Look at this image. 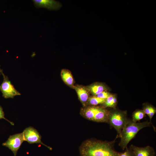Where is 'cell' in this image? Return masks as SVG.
<instances>
[{
  "instance_id": "obj_14",
  "label": "cell",
  "mask_w": 156,
  "mask_h": 156,
  "mask_svg": "<svg viewBox=\"0 0 156 156\" xmlns=\"http://www.w3.org/2000/svg\"><path fill=\"white\" fill-rule=\"evenodd\" d=\"M105 100V99H101L96 96H94L89 98L87 103L91 105H95L103 103Z\"/></svg>"
},
{
  "instance_id": "obj_2",
  "label": "cell",
  "mask_w": 156,
  "mask_h": 156,
  "mask_svg": "<svg viewBox=\"0 0 156 156\" xmlns=\"http://www.w3.org/2000/svg\"><path fill=\"white\" fill-rule=\"evenodd\" d=\"M151 125L150 122L147 120L142 122H135L128 119L120 134L117 136L120 139L119 146L123 150H125L127 147L129 142L140 130L144 127H151Z\"/></svg>"
},
{
  "instance_id": "obj_17",
  "label": "cell",
  "mask_w": 156,
  "mask_h": 156,
  "mask_svg": "<svg viewBox=\"0 0 156 156\" xmlns=\"http://www.w3.org/2000/svg\"><path fill=\"white\" fill-rule=\"evenodd\" d=\"M114 97L113 95L110 94L105 99L104 102L103 103L105 107H111Z\"/></svg>"
},
{
  "instance_id": "obj_9",
  "label": "cell",
  "mask_w": 156,
  "mask_h": 156,
  "mask_svg": "<svg viewBox=\"0 0 156 156\" xmlns=\"http://www.w3.org/2000/svg\"><path fill=\"white\" fill-rule=\"evenodd\" d=\"M109 111L103 107L97 106L93 121L107 123Z\"/></svg>"
},
{
  "instance_id": "obj_20",
  "label": "cell",
  "mask_w": 156,
  "mask_h": 156,
  "mask_svg": "<svg viewBox=\"0 0 156 156\" xmlns=\"http://www.w3.org/2000/svg\"><path fill=\"white\" fill-rule=\"evenodd\" d=\"M4 119L8 121L12 125H14V123L12 122H10L5 118L4 117V114L3 110V109L0 106V119Z\"/></svg>"
},
{
  "instance_id": "obj_18",
  "label": "cell",
  "mask_w": 156,
  "mask_h": 156,
  "mask_svg": "<svg viewBox=\"0 0 156 156\" xmlns=\"http://www.w3.org/2000/svg\"><path fill=\"white\" fill-rule=\"evenodd\" d=\"M154 108L152 106L147 105L144 106L143 111L145 114L148 115Z\"/></svg>"
},
{
  "instance_id": "obj_19",
  "label": "cell",
  "mask_w": 156,
  "mask_h": 156,
  "mask_svg": "<svg viewBox=\"0 0 156 156\" xmlns=\"http://www.w3.org/2000/svg\"><path fill=\"white\" fill-rule=\"evenodd\" d=\"M110 94L108 92L103 91L99 94L97 95L96 96L99 98L105 99Z\"/></svg>"
},
{
  "instance_id": "obj_16",
  "label": "cell",
  "mask_w": 156,
  "mask_h": 156,
  "mask_svg": "<svg viewBox=\"0 0 156 156\" xmlns=\"http://www.w3.org/2000/svg\"><path fill=\"white\" fill-rule=\"evenodd\" d=\"M117 156H135V155L132 149L129 147L127 148L123 152H118Z\"/></svg>"
},
{
  "instance_id": "obj_8",
  "label": "cell",
  "mask_w": 156,
  "mask_h": 156,
  "mask_svg": "<svg viewBox=\"0 0 156 156\" xmlns=\"http://www.w3.org/2000/svg\"><path fill=\"white\" fill-rule=\"evenodd\" d=\"M131 148L135 156H155L156 153L153 147L150 146L139 147L131 144Z\"/></svg>"
},
{
  "instance_id": "obj_13",
  "label": "cell",
  "mask_w": 156,
  "mask_h": 156,
  "mask_svg": "<svg viewBox=\"0 0 156 156\" xmlns=\"http://www.w3.org/2000/svg\"><path fill=\"white\" fill-rule=\"evenodd\" d=\"M88 90L92 94L96 96L104 91L105 88L104 86L102 84H95L88 87Z\"/></svg>"
},
{
  "instance_id": "obj_15",
  "label": "cell",
  "mask_w": 156,
  "mask_h": 156,
  "mask_svg": "<svg viewBox=\"0 0 156 156\" xmlns=\"http://www.w3.org/2000/svg\"><path fill=\"white\" fill-rule=\"evenodd\" d=\"M145 116V114L143 110H139L134 112L132 116V120L136 122L142 119Z\"/></svg>"
},
{
  "instance_id": "obj_1",
  "label": "cell",
  "mask_w": 156,
  "mask_h": 156,
  "mask_svg": "<svg viewBox=\"0 0 156 156\" xmlns=\"http://www.w3.org/2000/svg\"><path fill=\"white\" fill-rule=\"evenodd\" d=\"M110 141L96 140L86 141L80 148L81 156H117L118 152L115 149L117 138Z\"/></svg>"
},
{
  "instance_id": "obj_21",
  "label": "cell",
  "mask_w": 156,
  "mask_h": 156,
  "mask_svg": "<svg viewBox=\"0 0 156 156\" xmlns=\"http://www.w3.org/2000/svg\"><path fill=\"white\" fill-rule=\"evenodd\" d=\"M1 70H0V73H1Z\"/></svg>"
},
{
  "instance_id": "obj_22",
  "label": "cell",
  "mask_w": 156,
  "mask_h": 156,
  "mask_svg": "<svg viewBox=\"0 0 156 156\" xmlns=\"http://www.w3.org/2000/svg\"><path fill=\"white\" fill-rule=\"evenodd\" d=\"M0 70H1L0 69Z\"/></svg>"
},
{
  "instance_id": "obj_10",
  "label": "cell",
  "mask_w": 156,
  "mask_h": 156,
  "mask_svg": "<svg viewBox=\"0 0 156 156\" xmlns=\"http://www.w3.org/2000/svg\"><path fill=\"white\" fill-rule=\"evenodd\" d=\"M74 88L81 102L83 104H86L89 98L87 89L80 86L74 87Z\"/></svg>"
},
{
  "instance_id": "obj_11",
  "label": "cell",
  "mask_w": 156,
  "mask_h": 156,
  "mask_svg": "<svg viewBox=\"0 0 156 156\" xmlns=\"http://www.w3.org/2000/svg\"><path fill=\"white\" fill-rule=\"evenodd\" d=\"M97 106H89L84 108L82 111L83 115L88 120L93 121Z\"/></svg>"
},
{
  "instance_id": "obj_4",
  "label": "cell",
  "mask_w": 156,
  "mask_h": 156,
  "mask_svg": "<svg viewBox=\"0 0 156 156\" xmlns=\"http://www.w3.org/2000/svg\"><path fill=\"white\" fill-rule=\"evenodd\" d=\"M25 141L23 132L16 134L10 136L2 145L8 148L16 156L18 151L23 141Z\"/></svg>"
},
{
  "instance_id": "obj_3",
  "label": "cell",
  "mask_w": 156,
  "mask_h": 156,
  "mask_svg": "<svg viewBox=\"0 0 156 156\" xmlns=\"http://www.w3.org/2000/svg\"><path fill=\"white\" fill-rule=\"evenodd\" d=\"M128 119L125 112L115 110L111 112L109 111L108 123L116 130L118 136Z\"/></svg>"
},
{
  "instance_id": "obj_5",
  "label": "cell",
  "mask_w": 156,
  "mask_h": 156,
  "mask_svg": "<svg viewBox=\"0 0 156 156\" xmlns=\"http://www.w3.org/2000/svg\"><path fill=\"white\" fill-rule=\"evenodd\" d=\"M3 80L0 86V90L3 96L5 98H13L16 95H21L20 93L14 88L8 77L2 73Z\"/></svg>"
},
{
  "instance_id": "obj_7",
  "label": "cell",
  "mask_w": 156,
  "mask_h": 156,
  "mask_svg": "<svg viewBox=\"0 0 156 156\" xmlns=\"http://www.w3.org/2000/svg\"><path fill=\"white\" fill-rule=\"evenodd\" d=\"M33 1L37 7L45 8L50 10H57L62 6V4L60 2L54 0H34Z\"/></svg>"
},
{
  "instance_id": "obj_12",
  "label": "cell",
  "mask_w": 156,
  "mask_h": 156,
  "mask_svg": "<svg viewBox=\"0 0 156 156\" xmlns=\"http://www.w3.org/2000/svg\"><path fill=\"white\" fill-rule=\"evenodd\" d=\"M61 75L63 81L70 86H73L74 80L72 75L68 70L63 69L61 72Z\"/></svg>"
},
{
  "instance_id": "obj_6",
  "label": "cell",
  "mask_w": 156,
  "mask_h": 156,
  "mask_svg": "<svg viewBox=\"0 0 156 156\" xmlns=\"http://www.w3.org/2000/svg\"><path fill=\"white\" fill-rule=\"evenodd\" d=\"M25 141L30 144L39 143L51 150L52 148L44 144L41 141V136L37 130L31 127L26 128L23 132Z\"/></svg>"
}]
</instances>
